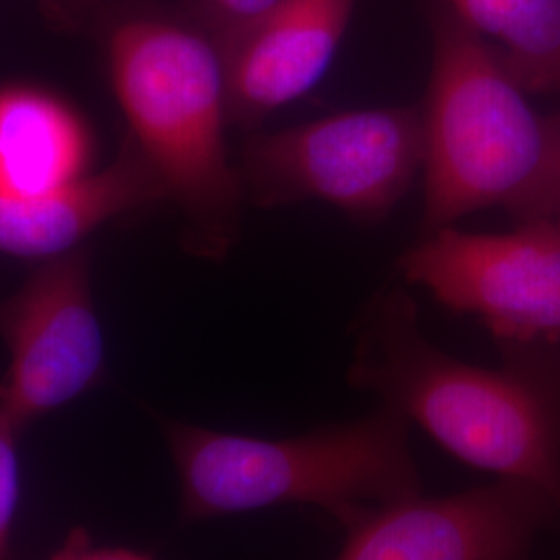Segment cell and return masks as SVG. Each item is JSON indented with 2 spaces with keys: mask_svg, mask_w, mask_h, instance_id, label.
Returning a JSON list of instances; mask_svg holds the SVG:
<instances>
[{
  "mask_svg": "<svg viewBox=\"0 0 560 560\" xmlns=\"http://www.w3.org/2000/svg\"><path fill=\"white\" fill-rule=\"evenodd\" d=\"M502 368L444 353L402 289H384L355 326L349 382L416 423L453 457L538 486L560 509V347H504Z\"/></svg>",
  "mask_w": 560,
  "mask_h": 560,
  "instance_id": "obj_1",
  "label": "cell"
},
{
  "mask_svg": "<svg viewBox=\"0 0 560 560\" xmlns=\"http://www.w3.org/2000/svg\"><path fill=\"white\" fill-rule=\"evenodd\" d=\"M423 117L421 237L499 208L521 222L560 217V115L538 113L501 52L446 7Z\"/></svg>",
  "mask_w": 560,
  "mask_h": 560,
  "instance_id": "obj_2",
  "label": "cell"
},
{
  "mask_svg": "<svg viewBox=\"0 0 560 560\" xmlns=\"http://www.w3.org/2000/svg\"><path fill=\"white\" fill-rule=\"evenodd\" d=\"M180 517L206 521L282 504L318 506L347 529L372 509L421 494L409 421L382 407L293 439L166 421Z\"/></svg>",
  "mask_w": 560,
  "mask_h": 560,
  "instance_id": "obj_3",
  "label": "cell"
},
{
  "mask_svg": "<svg viewBox=\"0 0 560 560\" xmlns=\"http://www.w3.org/2000/svg\"><path fill=\"white\" fill-rule=\"evenodd\" d=\"M108 65L133 148L179 206L191 252L226 256L245 194L226 152L231 120L217 42L179 21L133 18L113 32Z\"/></svg>",
  "mask_w": 560,
  "mask_h": 560,
  "instance_id": "obj_4",
  "label": "cell"
},
{
  "mask_svg": "<svg viewBox=\"0 0 560 560\" xmlns=\"http://www.w3.org/2000/svg\"><path fill=\"white\" fill-rule=\"evenodd\" d=\"M423 154L421 106H378L256 136L237 168L245 201L258 208L320 200L376 224L409 194Z\"/></svg>",
  "mask_w": 560,
  "mask_h": 560,
  "instance_id": "obj_5",
  "label": "cell"
},
{
  "mask_svg": "<svg viewBox=\"0 0 560 560\" xmlns=\"http://www.w3.org/2000/svg\"><path fill=\"white\" fill-rule=\"evenodd\" d=\"M399 270L451 312L478 316L501 349L560 347V217L497 235L446 226L409 247Z\"/></svg>",
  "mask_w": 560,
  "mask_h": 560,
  "instance_id": "obj_6",
  "label": "cell"
},
{
  "mask_svg": "<svg viewBox=\"0 0 560 560\" xmlns=\"http://www.w3.org/2000/svg\"><path fill=\"white\" fill-rule=\"evenodd\" d=\"M0 339L9 351L0 409L21 432L94 388L104 374V337L88 254L44 261L0 301Z\"/></svg>",
  "mask_w": 560,
  "mask_h": 560,
  "instance_id": "obj_7",
  "label": "cell"
},
{
  "mask_svg": "<svg viewBox=\"0 0 560 560\" xmlns=\"http://www.w3.org/2000/svg\"><path fill=\"white\" fill-rule=\"evenodd\" d=\"M559 520L557 502L538 486L499 478L372 509L345 529L337 560H532L536 536Z\"/></svg>",
  "mask_w": 560,
  "mask_h": 560,
  "instance_id": "obj_8",
  "label": "cell"
},
{
  "mask_svg": "<svg viewBox=\"0 0 560 560\" xmlns=\"http://www.w3.org/2000/svg\"><path fill=\"white\" fill-rule=\"evenodd\" d=\"M355 2L279 0L217 38L229 120L254 127L310 92L335 59Z\"/></svg>",
  "mask_w": 560,
  "mask_h": 560,
  "instance_id": "obj_9",
  "label": "cell"
},
{
  "mask_svg": "<svg viewBox=\"0 0 560 560\" xmlns=\"http://www.w3.org/2000/svg\"><path fill=\"white\" fill-rule=\"evenodd\" d=\"M168 200L161 179L131 148L98 173H85L57 189L0 198V252L52 260L125 214Z\"/></svg>",
  "mask_w": 560,
  "mask_h": 560,
  "instance_id": "obj_10",
  "label": "cell"
},
{
  "mask_svg": "<svg viewBox=\"0 0 560 560\" xmlns=\"http://www.w3.org/2000/svg\"><path fill=\"white\" fill-rule=\"evenodd\" d=\"M90 133L65 102L36 88L0 90V198H25L85 175Z\"/></svg>",
  "mask_w": 560,
  "mask_h": 560,
  "instance_id": "obj_11",
  "label": "cell"
},
{
  "mask_svg": "<svg viewBox=\"0 0 560 560\" xmlns=\"http://www.w3.org/2000/svg\"><path fill=\"white\" fill-rule=\"evenodd\" d=\"M480 36L501 42L502 60L527 94L560 96V0H448Z\"/></svg>",
  "mask_w": 560,
  "mask_h": 560,
  "instance_id": "obj_12",
  "label": "cell"
},
{
  "mask_svg": "<svg viewBox=\"0 0 560 560\" xmlns=\"http://www.w3.org/2000/svg\"><path fill=\"white\" fill-rule=\"evenodd\" d=\"M20 428L0 409V560H9L11 529L20 501Z\"/></svg>",
  "mask_w": 560,
  "mask_h": 560,
  "instance_id": "obj_13",
  "label": "cell"
},
{
  "mask_svg": "<svg viewBox=\"0 0 560 560\" xmlns=\"http://www.w3.org/2000/svg\"><path fill=\"white\" fill-rule=\"evenodd\" d=\"M277 2L279 0H200V11L201 18L212 30V40H217L231 30L258 18Z\"/></svg>",
  "mask_w": 560,
  "mask_h": 560,
  "instance_id": "obj_14",
  "label": "cell"
},
{
  "mask_svg": "<svg viewBox=\"0 0 560 560\" xmlns=\"http://www.w3.org/2000/svg\"><path fill=\"white\" fill-rule=\"evenodd\" d=\"M50 560H154L129 548L104 546L92 540L83 529H75Z\"/></svg>",
  "mask_w": 560,
  "mask_h": 560,
  "instance_id": "obj_15",
  "label": "cell"
}]
</instances>
